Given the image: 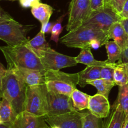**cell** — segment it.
I'll list each match as a JSON object with an SVG mask.
<instances>
[{
  "label": "cell",
  "instance_id": "6da1fadb",
  "mask_svg": "<svg viewBox=\"0 0 128 128\" xmlns=\"http://www.w3.org/2000/svg\"><path fill=\"white\" fill-rule=\"evenodd\" d=\"M0 95L8 100L18 114L23 111L27 85L14 70L0 64Z\"/></svg>",
  "mask_w": 128,
  "mask_h": 128
},
{
  "label": "cell",
  "instance_id": "7a4b0ae2",
  "mask_svg": "<svg viewBox=\"0 0 128 128\" xmlns=\"http://www.w3.org/2000/svg\"><path fill=\"white\" fill-rule=\"evenodd\" d=\"M8 64V68H18L46 71L38 56L26 44L0 48Z\"/></svg>",
  "mask_w": 128,
  "mask_h": 128
},
{
  "label": "cell",
  "instance_id": "3957f363",
  "mask_svg": "<svg viewBox=\"0 0 128 128\" xmlns=\"http://www.w3.org/2000/svg\"><path fill=\"white\" fill-rule=\"evenodd\" d=\"M36 26L22 25L12 18L2 8L0 12V40L9 46L26 44L27 34Z\"/></svg>",
  "mask_w": 128,
  "mask_h": 128
},
{
  "label": "cell",
  "instance_id": "277c9868",
  "mask_svg": "<svg viewBox=\"0 0 128 128\" xmlns=\"http://www.w3.org/2000/svg\"><path fill=\"white\" fill-rule=\"evenodd\" d=\"M108 34L97 28L90 26H81L69 31L62 36L60 42L68 48L84 49L90 48V42L93 40H100L104 42L110 41Z\"/></svg>",
  "mask_w": 128,
  "mask_h": 128
},
{
  "label": "cell",
  "instance_id": "5b68a950",
  "mask_svg": "<svg viewBox=\"0 0 128 128\" xmlns=\"http://www.w3.org/2000/svg\"><path fill=\"white\" fill-rule=\"evenodd\" d=\"M45 84L48 91L71 96L79 84V73L68 74L60 70L45 71Z\"/></svg>",
  "mask_w": 128,
  "mask_h": 128
},
{
  "label": "cell",
  "instance_id": "8992f818",
  "mask_svg": "<svg viewBox=\"0 0 128 128\" xmlns=\"http://www.w3.org/2000/svg\"><path fill=\"white\" fill-rule=\"evenodd\" d=\"M48 89L46 84L27 86L23 111L39 116L48 115Z\"/></svg>",
  "mask_w": 128,
  "mask_h": 128
},
{
  "label": "cell",
  "instance_id": "52a82bcc",
  "mask_svg": "<svg viewBox=\"0 0 128 128\" xmlns=\"http://www.w3.org/2000/svg\"><path fill=\"white\" fill-rule=\"evenodd\" d=\"M38 56L45 71L60 70L78 64L75 58L59 53L51 48L46 50H32Z\"/></svg>",
  "mask_w": 128,
  "mask_h": 128
},
{
  "label": "cell",
  "instance_id": "ba28073f",
  "mask_svg": "<svg viewBox=\"0 0 128 128\" xmlns=\"http://www.w3.org/2000/svg\"><path fill=\"white\" fill-rule=\"evenodd\" d=\"M121 19L120 15L110 5H106L102 8L92 11L82 25L97 28L108 34L111 26L116 22H120Z\"/></svg>",
  "mask_w": 128,
  "mask_h": 128
},
{
  "label": "cell",
  "instance_id": "9c48e42d",
  "mask_svg": "<svg viewBox=\"0 0 128 128\" xmlns=\"http://www.w3.org/2000/svg\"><path fill=\"white\" fill-rule=\"evenodd\" d=\"M92 11L91 0H71L66 30L69 32L82 26Z\"/></svg>",
  "mask_w": 128,
  "mask_h": 128
},
{
  "label": "cell",
  "instance_id": "30bf717a",
  "mask_svg": "<svg viewBox=\"0 0 128 128\" xmlns=\"http://www.w3.org/2000/svg\"><path fill=\"white\" fill-rule=\"evenodd\" d=\"M48 115L54 116L77 111L71 96L48 91Z\"/></svg>",
  "mask_w": 128,
  "mask_h": 128
},
{
  "label": "cell",
  "instance_id": "8fae6325",
  "mask_svg": "<svg viewBox=\"0 0 128 128\" xmlns=\"http://www.w3.org/2000/svg\"><path fill=\"white\" fill-rule=\"evenodd\" d=\"M84 112H70L60 116H45L49 126H58L61 128H82V119Z\"/></svg>",
  "mask_w": 128,
  "mask_h": 128
},
{
  "label": "cell",
  "instance_id": "7c38bea8",
  "mask_svg": "<svg viewBox=\"0 0 128 128\" xmlns=\"http://www.w3.org/2000/svg\"><path fill=\"white\" fill-rule=\"evenodd\" d=\"M88 110L96 117L103 119L107 118L110 114L111 107L108 98L97 93L94 96H90Z\"/></svg>",
  "mask_w": 128,
  "mask_h": 128
},
{
  "label": "cell",
  "instance_id": "4fadbf2b",
  "mask_svg": "<svg viewBox=\"0 0 128 128\" xmlns=\"http://www.w3.org/2000/svg\"><path fill=\"white\" fill-rule=\"evenodd\" d=\"M49 126L44 117H39L26 111L18 114L14 128H47Z\"/></svg>",
  "mask_w": 128,
  "mask_h": 128
},
{
  "label": "cell",
  "instance_id": "5bb4252c",
  "mask_svg": "<svg viewBox=\"0 0 128 128\" xmlns=\"http://www.w3.org/2000/svg\"><path fill=\"white\" fill-rule=\"evenodd\" d=\"M12 70H14L22 78L27 86H34L45 84V71L22 68H18Z\"/></svg>",
  "mask_w": 128,
  "mask_h": 128
},
{
  "label": "cell",
  "instance_id": "9a60e30c",
  "mask_svg": "<svg viewBox=\"0 0 128 128\" xmlns=\"http://www.w3.org/2000/svg\"><path fill=\"white\" fill-rule=\"evenodd\" d=\"M126 115L121 106L115 102L111 108V112L102 128H122Z\"/></svg>",
  "mask_w": 128,
  "mask_h": 128
},
{
  "label": "cell",
  "instance_id": "2e32d148",
  "mask_svg": "<svg viewBox=\"0 0 128 128\" xmlns=\"http://www.w3.org/2000/svg\"><path fill=\"white\" fill-rule=\"evenodd\" d=\"M78 63L82 64L87 66H100V67H112L115 68L116 63H112L108 60L105 61H98L95 60L91 52V48L82 49L77 57L75 58Z\"/></svg>",
  "mask_w": 128,
  "mask_h": 128
},
{
  "label": "cell",
  "instance_id": "e0dca14e",
  "mask_svg": "<svg viewBox=\"0 0 128 128\" xmlns=\"http://www.w3.org/2000/svg\"><path fill=\"white\" fill-rule=\"evenodd\" d=\"M18 114L16 112L11 102L5 98L0 102V124L14 127Z\"/></svg>",
  "mask_w": 128,
  "mask_h": 128
},
{
  "label": "cell",
  "instance_id": "ac0fdd59",
  "mask_svg": "<svg viewBox=\"0 0 128 128\" xmlns=\"http://www.w3.org/2000/svg\"><path fill=\"white\" fill-rule=\"evenodd\" d=\"M108 36L118 44L122 51L128 48V35L120 22H116L111 26L108 31Z\"/></svg>",
  "mask_w": 128,
  "mask_h": 128
},
{
  "label": "cell",
  "instance_id": "d6986e66",
  "mask_svg": "<svg viewBox=\"0 0 128 128\" xmlns=\"http://www.w3.org/2000/svg\"><path fill=\"white\" fill-rule=\"evenodd\" d=\"M53 12V8L47 4L39 3L31 9V13L42 25L50 22V18Z\"/></svg>",
  "mask_w": 128,
  "mask_h": 128
},
{
  "label": "cell",
  "instance_id": "ffe728a7",
  "mask_svg": "<svg viewBox=\"0 0 128 128\" xmlns=\"http://www.w3.org/2000/svg\"><path fill=\"white\" fill-rule=\"evenodd\" d=\"M100 66H87L83 71L79 72L80 80L79 84L81 88H84L88 84L90 81L101 79V70Z\"/></svg>",
  "mask_w": 128,
  "mask_h": 128
},
{
  "label": "cell",
  "instance_id": "44dd1931",
  "mask_svg": "<svg viewBox=\"0 0 128 128\" xmlns=\"http://www.w3.org/2000/svg\"><path fill=\"white\" fill-rule=\"evenodd\" d=\"M114 81L116 85L122 86L128 84V63H116L114 72Z\"/></svg>",
  "mask_w": 128,
  "mask_h": 128
},
{
  "label": "cell",
  "instance_id": "7402d4cb",
  "mask_svg": "<svg viewBox=\"0 0 128 128\" xmlns=\"http://www.w3.org/2000/svg\"><path fill=\"white\" fill-rule=\"evenodd\" d=\"M90 96H91L77 89L74 90L72 93L71 94V98L74 107L76 111H81L88 108Z\"/></svg>",
  "mask_w": 128,
  "mask_h": 128
},
{
  "label": "cell",
  "instance_id": "603a6c76",
  "mask_svg": "<svg viewBox=\"0 0 128 128\" xmlns=\"http://www.w3.org/2000/svg\"><path fill=\"white\" fill-rule=\"evenodd\" d=\"M88 84L92 85L96 88L98 90V93L103 95L107 98H109V95L112 88L116 85L114 81H107L101 78L90 81Z\"/></svg>",
  "mask_w": 128,
  "mask_h": 128
},
{
  "label": "cell",
  "instance_id": "cb8c5ba5",
  "mask_svg": "<svg viewBox=\"0 0 128 128\" xmlns=\"http://www.w3.org/2000/svg\"><path fill=\"white\" fill-rule=\"evenodd\" d=\"M108 54V60L112 63H116L121 60L122 50L115 41H108L105 44Z\"/></svg>",
  "mask_w": 128,
  "mask_h": 128
},
{
  "label": "cell",
  "instance_id": "d4e9b609",
  "mask_svg": "<svg viewBox=\"0 0 128 128\" xmlns=\"http://www.w3.org/2000/svg\"><path fill=\"white\" fill-rule=\"evenodd\" d=\"M32 50H46L50 48V46L45 38V34L40 31L37 35L31 40H29L26 44Z\"/></svg>",
  "mask_w": 128,
  "mask_h": 128
},
{
  "label": "cell",
  "instance_id": "484cf974",
  "mask_svg": "<svg viewBox=\"0 0 128 128\" xmlns=\"http://www.w3.org/2000/svg\"><path fill=\"white\" fill-rule=\"evenodd\" d=\"M102 118L96 117L91 112H84L82 119V128H102Z\"/></svg>",
  "mask_w": 128,
  "mask_h": 128
},
{
  "label": "cell",
  "instance_id": "4316f807",
  "mask_svg": "<svg viewBox=\"0 0 128 128\" xmlns=\"http://www.w3.org/2000/svg\"><path fill=\"white\" fill-rule=\"evenodd\" d=\"M116 102L121 106L126 116L128 115V84L120 86Z\"/></svg>",
  "mask_w": 128,
  "mask_h": 128
},
{
  "label": "cell",
  "instance_id": "83f0119b",
  "mask_svg": "<svg viewBox=\"0 0 128 128\" xmlns=\"http://www.w3.org/2000/svg\"><path fill=\"white\" fill-rule=\"evenodd\" d=\"M65 16H66V14H63L60 18H58V20L54 23L53 27H52V31H51V36L50 40L53 41L56 44L59 42L60 36L63 31L64 28L62 26V22Z\"/></svg>",
  "mask_w": 128,
  "mask_h": 128
},
{
  "label": "cell",
  "instance_id": "f1b7e54d",
  "mask_svg": "<svg viewBox=\"0 0 128 128\" xmlns=\"http://www.w3.org/2000/svg\"><path fill=\"white\" fill-rule=\"evenodd\" d=\"M114 68L102 67L101 70V78L107 81H114Z\"/></svg>",
  "mask_w": 128,
  "mask_h": 128
},
{
  "label": "cell",
  "instance_id": "f546056e",
  "mask_svg": "<svg viewBox=\"0 0 128 128\" xmlns=\"http://www.w3.org/2000/svg\"><path fill=\"white\" fill-rule=\"evenodd\" d=\"M127 1L128 0H111L110 6L116 11V12L120 14L122 12L124 6Z\"/></svg>",
  "mask_w": 128,
  "mask_h": 128
},
{
  "label": "cell",
  "instance_id": "4dcf8cb0",
  "mask_svg": "<svg viewBox=\"0 0 128 128\" xmlns=\"http://www.w3.org/2000/svg\"><path fill=\"white\" fill-rule=\"evenodd\" d=\"M40 2V0H20V4L24 8H32Z\"/></svg>",
  "mask_w": 128,
  "mask_h": 128
},
{
  "label": "cell",
  "instance_id": "1f68e13d",
  "mask_svg": "<svg viewBox=\"0 0 128 128\" xmlns=\"http://www.w3.org/2000/svg\"><path fill=\"white\" fill-rule=\"evenodd\" d=\"M92 11L100 10L105 6L104 0H91Z\"/></svg>",
  "mask_w": 128,
  "mask_h": 128
},
{
  "label": "cell",
  "instance_id": "d6a6232c",
  "mask_svg": "<svg viewBox=\"0 0 128 128\" xmlns=\"http://www.w3.org/2000/svg\"><path fill=\"white\" fill-rule=\"evenodd\" d=\"M105 45V43L100 40H93L90 42V48L91 49H94L95 50H98L101 46Z\"/></svg>",
  "mask_w": 128,
  "mask_h": 128
},
{
  "label": "cell",
  "instance_id": "836d02e7",
  "mask_svg": "<svg viewBox=\"0 0 128 128\" xmlns=\"http://www.w3.org/2000/svg\"><path fill=\"white\" fill-rule=\"evenodd\" d=\"M53 25L54 23L51 22H49L47 24H46L42 25L41 31H42L44 34H48L50 33V32H51Z\"/></svg>",
  "mask_w": 128,
  "mask_h": 128
},
{
  "label": "cell",
  "instance_id": "e575fe53",
  "mask_svg": "<svg viewBox=\"0 0 128 128\" xmlns=\"http://www.w3.org/2000/svg\"><path fill=\"white\" fill-rule=\"evenodd\" d=\"M120 15L122 18L128 19V0L124 6L123 10H122V12L120 14Z\"/></svg>",
  "mask_w": 128,
  "mask_h": 128
},
{
  "label": "cell",
  "instance_id": "d590c367",
  "mask_svg": "<svg viewBox=\"0 0 128 128\" xmlns=\"http://www.w3.org/2000/svg\"><path fill=\"white\" fill-rule=\"evenodd\" d=\"M120 62L128 63V48L122 51V56H121V58Z\"/></svg>",
  "mask_w": 128,
  "mask_h": 128
},
{
  "label": "cell",
  "instance_id": "8d00e7d4",
  "mask_svg": "<svg viewBox=\"0 0 128 128\" xmlns=\"http://www.w3.org/2000/svg\"><path fill=\"white\" fill-rule=\"evenodd\" d=\"M120 22H121V24L122 25L126 33H127L128 35V19L122 18L121 19V21H120Z\"/></svg>",
  "mask_w": 128,
  "mask_h": 128
},
{
  "label": "cell",
  "instance_id": "74e56055",
  "mask_svg": "<svg viewBox=\"0 0 128 128\" xmlns=\"http://www.w3.org/2000/svg\"><path fill=\"white\" fill-rule=\"evenodd\" d=\"M128 128V115L126 116V120H125L123 128Z\"/></svg>",
  "mask_w": 128,
  "mask_h": 128
},
{
  "label": "cell",
  "instance_id": "f35d334b",
  "mask_svg": "<svg viewBox=\"0 0 128 128\" xmlns=\"http://www.w3.org/2000/svg\"><path fill=\"white\" fill-rule=\"evenodd\" d=\"M0 128H14V127L8 126V125L5 124H0Z\"/></svg>",
  "mask_w": 128,
  "mask_h": 128
},
{
  "label": "cell",
  "instance_id": "ab89813d",
  "mask_svg": "<svg viewBox=\"0 0 128 128\" xmlns=\"http://www.w3.org/2000/svg\"><path fill=\"white\" fill-rule=\"evenodd\" d=\"M111 2V0H104L105 6H106V5H110Z\"/></svg>",
  "mask_w": 128,
  "mask_h": 128
},
{
  "label": "cell",
  "instance_id": "60d3db41",
  "mask_svg": "<svg viewBox=\"0 0 128 128\" xmlns=\"http://www.w3.org/2000/svg\"><path fill=\"white\" fill-rule=\"evenodd\" d=\"M47 128H61L58 126H49Z\"/></svg>",
  "mask_w": 128,
  "mask_h": 128
},
{
  "label": "cell",
  "instance_id": "b9f144b4",
  "mask_svg": "<svg viewBox=\"0 0 128 128\" xmlns=\"http://www.w3.org/2000/svg\"><path fill=\"white\" fill-rule=\"evenodd\" d=\"M9 1H15V0H9Z\"/></svg>",
  "mask_w": 128,
  "mask_h": 128
}]
</instances>
